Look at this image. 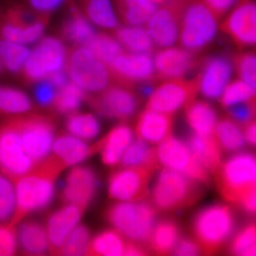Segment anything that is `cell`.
<instances>
[{
	"label": "cell",
	"instance_id": "6da1fadb",
	"mask_svg": "<svg viewBox=\"0 0 256 256\" xmlns=\"http://www.w3.org/2000/svg\"><path fill=\"white\" fill-rule=\"evenodd\" d=\"M65 166L50 154L34 169L14 181L16 207L10 225L16 226L32 212L48 206L54 195L55 182Z\"/></svg>",
	"mask_w": 256,
	"mask_h": 256
},
{
	"label": "cell",
	"instance_id": "7a4b0ae2",
	"mask_svg": "<svg viewBox=\"0 0 256 256\" xmlns=\"http://www.w3.org/2000/svg\"><path fill=\"white\" fill-rule=\"evenodd\" d=\"M48 18L15 0H3L0 2V38L25 46L36 43L44 34Z\"/></svg>",
	"mask_w": 256,
	"mask_h": 256
},
{
	"label": "cell",
	"instance_id": "3957f363",
	"mask_svg": "<svg viewBox=\"0 0 256 256\" xmlns=\"http://www.w3.org/2000/svg\"><path fill=\"white\" fill-rule=\"evenodd\" d=\"M106 216L124 238L144 247L148 246L156 224V208L151 204L143 200L119 202L108 210Z\"/></svg>",
	"mask_w": 256,
	"mask_h": 256
},
{
	"label": "cell",
	"instance_id": "277c9868",
	"mask_svg": "<svg viewBox=\"0 0 256 256\" xmlns=\"http://www.w3.org/2000/svg\"><path fill=\"white\" fill-rule=\"evenodd\" d=\"M201 184L181 173L164 168L156 176L152 191L153 206L166 212L192 206L202 196Z\"/></svg>",
	"mask_w": 256,
	"mask_h": 256
},
{
	"label": "cell",
	"instance_id": "5b68a950",
	"mask_svg": "<svg viewBox=\"0 0 256 256\" xmlns=\"http://www.w3.org/2000/svg\"><path fill=\"white\" fill-rule=\"evenodd\" d=\"M235 227L233 210L224 204H214L200 210L192 225L196 242L207 254L218 252L230 238Z\"/></svg>",
	"mask_w": 256,
	"mask_h": 256
},
{
	"label": "cell",
	"instance_id": "8992f818",
	"mask_svg": "<svg viewBox=\"0 0 256 256\" xmlns=\"http://www.w3.org/2000/svg\"><path fill=\"white\" fill-rule=\"evenodd\" d=\"M218 18L202 0H185L180 21V42L184 48L196 52L214 38Z\"/></svg>",
	"mask_w": 256,
	"mask_h": 256
},
{
	"label": "cell",
	"instance_id": "52a82bcc",
	"mask_svg": "<svg viewBox=\"0 0 256 256\" xmlns=\"http://www.w3.org/2000/svg\"><path fill=\"white\" fill-rule=\"evenodd\" d=\"M220 194L237 205L248 192L256 190V162L252 153H236L222 164L216 173Z\"/></svg>",
	"mask_w": 256,
	"mask_h": 256
},
{
	"label": "cell",
	"instance_id": "ba28073f",
	"mask_svg": "<svg viewBox=\"0 0 256 256\" xmlns=\"http://www.w3.org/2000/svg\"><path fill=\"white\" fill-rule=\"evenodd\" d=\"M66 66L72 82L87 94H99L109 86L111 76L108 68L86 47L74 48L68 54Z\"/></svg>",
	"mask_w": 256,
	"mask_h": 256
},
{
	"label": "cell",
	"instance_id": "9c48e42d",
	"mask_svg": "<svg viewBox=\"0 0 256 256\" xmlns=\"http://www.w3.org/2000/svg\"><path fill=\"white\" fill-rule=\"evenodd\" d=\"M24 150L35 164L46 160L54 140L53 119L42 116H14Z\"/></svg>",
	"mask_w": 256,
	"mask_h": 256
},
{
	"label": "cell",
	"instance_id": "30bf717a",
	"mask_svg": "<svg viewBox=\"0 0 256 256\" xmlns=\"http://www.w3.org/2000/svg\"><path fill=\"white\" fill-rule=\"evenodd\" d=\"M67 58L68 52L62 40L55 36L42 37L30 52L21 73L26 82H36L63 70Z\"/></svg>",
	"mask_w": 256,
	"mask_h": 256
},
{
	"label": "cell",
	"instance_id": "8fae6325",
	"mask_svg": "<svg viewBox=\"0 0 256 256\" xmlns=\"http://www.w3.org/2000/svg\"><path fill=\"white\" fill-rule=\"evenodd\" d=\"M36 166L24 150L14 116L2 122L0 124V172L14 182L28 174Z\"/></svg>",
	"mask_w": 256,
	"mask_h": 256
},
{
	"label": "cell",
	"instance_id": "7c38bea8",
	"mask_svg": "<svg viewBox=\"0 0 256 256\" xmlns=\"http://www.w3.org/2000/svg\"><path fill=\"white\" fill-rule=\"evenodd\" d=\"M160 164L201 184H208L210 172L194 156L186 142L170 136L156 148Z\"/></svg>",
	"mask_w": 256,
	"mask_h": 256
},
{
	"label": "cell",
	"instance_id": "4fadbf2b",
	"mask_svg": "<svg viewBox=\"0 0 256 256\" xmlns=\"http://www.w3.org/2000/svg\"><path fill=\"white\" fill-rule=\"evenodd\" d=\"M200 92V78L169 79L154 88L148 98L146 108L172 114L194 100Z\"/></svg>",
	"mask_w": 256,
	"mask_h": 256
},
{
	"label": "cell",
	"instance_id": "5bb4252c",
	"mask_svg": "<svg viewBox=\"0 0 256 256\" xmlns=\"http://www.w3.org/2000/svg\"><path fill=\"white\" fill-rule=\"evenodd\" d=\"M156 170L146 168H122L111 175L109 196L118 202H136L150 194L149 185Z\"/></svg>",
	"mask_w": 256,
	"mask_h": 256
},
{
	"label": "cell",
	"instance_id": "9a60e30c",
	"mask_svg": "<svg viewBox=\"0 0 256 256\" xmlns=\"http://www.w3.org/2000/svg\"><path fill=\"white\" fill-rule=\"evenodd\" d=\"M185 0H168L148 20L146 31L156 45L172 46L180 34V21Z\"/></svg>",
	"mask_w": 256,
	"mask_h": 256
},
{
	"label": "cell",
	"instance_id": "2e32d148",
	"mask_svg": "<svg viewBox=\"0 0 256 256\" xmlns=\"http://www.w3.org/2000/svg\"><path fill=\"white\" fill-rule=\"evenodd\" d=\"M88 101L101 116L126 120L138 110V96L130 88L122 85L111 86L97 96H88Z\"/></svg>",
	"mask_w": 256,
	"mask_h": 256
},
{
	"label": "cell",
	"instance_id": "e0dca14e",
	"mask_svg": "<svg viewBox=\"0 0 256 256\" xmlns=\"http://www.w3.org/2000/svg\"><path fill=\"white\" fill-rule=\"evenodd\" d=\"M108 68L111 77L128 88L156 78L154 60L148 54H122Z\"/></svg>",
	"mask_w": 256,
	"mask_h": 256
},
{
	"label": "cell",
	"instance_id": "ac0fdd59",
	"mask_svg": "<svg viewBox=\"0 0 256 256\" xmlns=\"http://www.w3.org/2000/svg\"><path fill=\"white\" fill-rule=\"evenodd\" d=\"M222 30L240 46H252L256 41L255 0H238Z\"/></svg>",
	"mask_w": 256,
	"mask_h": 256
},
{
	"label": "cell",
	"instance_id": "d6986e66",
	"mask_svg": "<svg viewBox=\"0 0 256 256\" xmlns=\"http://www.w3.org/2000/svg\"><path fill=\"white\" fill-rule=\"evenodd\" d=\"M98 180L88 166H76L66 178L62 198L66 204H75L87 208L95 196Z\"/></svg>",
	"mask_w": 256,
	"mask_h": 256
},
{
	"label": "cell",
	"instance_id": "ffe728a7",
	"mask_svg": "<svg viewBox=\"0 0 256 256\" xmlns=\"http://www.w3.org/2000/svg\"><path fill=\"white\" fill-rule=\"evenodd\" d=\"M86 210L78 205L66 204L50 216L46 226L50 254L60 255L64 242L78 225Z\"/></svg>",
	"mask_w": 256,
	"mask_h": 256
},
{
	"label": "cell",
	"instance_id": "44dd1931",
	"mask_svg": "<svg viewBox=\"0 0 256 256\" xmlns=\"http://www.w3.org/2000/svg\"><path fill=\"white\" fill-rule=\"evenodd\" d=\"M233 72L232 62L225 56H214L202 64L200 92L210 99H218L228 85Z\"/></svg>",
	"mask_w": 256,
	"mask_h": 256
},
{
	"label": "cell",
	"instance_id": "7402d4cb",
	"mask_svg": "<svg viewBox=\"0 0 256 256\" xmlns=\"http://www.w3.org/2000/svg\"><path fill=\"white\" fill-rule=\"evenodd\" d=\"M153 60L156 77L166 80L182 78L198 64L194 52L176 47L160 50Z\"/></svg>",
	"mask_w": 256,
	"mask_h": 256
},
{
	"label": "cell",
	"instance_id": "603a6c76",
	"mask_svg": "<svg viewBox=\"0 0 256 256\" xmlns=\"http://www.w3.org/2000/svg\"><path fill=\"white\" fill-rule=\"evenodd\" d=\"M66 6L60 26V35L69 43L77 46H85L97 32L76 3L68 0Z\"/></svg>",
	"mask_w": 256,
	"mask_h": 256
},
{
	"label": "cell",
	"instance_id": "cb8c5ba5",
	"mask_svg": "<svg viewBox=\"0 0 256 256\" xmlns=\"http://www.w3.org/2000/svg\"><path fill=\"white\" fill-rule=\"evenodd\" d=\"M100 141L89 146L86 141L69 133H62L55 137L52 152V154L56 156L66 168H68L85 161L96 152L100 151Z\"/></svg>",
	"mask_w": 256,
	"mask_h": 256
},
{
	"label": "cell",
	"instance_id": "d4e9b609",
	"mask_svg": "<svg viewBox=\"0 0 256 256\" xmlns=\"http://www.w3.org/2000/svg\"><path fill=\"white\" fill-rule=\"evenodd\" d=\"M173 114L146 108L138 118L136 134L149 144H160L172 136Z\"/></svg>",
	"mask_w": 256,
	"mask_h": 256
},
{
	"label": "cell",
	"instance_id": "484cf974",
	"mask_svg": "<svg viewBox=\"0 0 256 256\" xmlns=\"http://www.w3.org/2000/svg\"><path fill=\"white\" fill-rule=\"evenodd\" d=\"M134 140V133L127 124H120L112 128L100 140L101 159L108 166L119 164L124 151Z\"/></svg>",
	"mask_w": 256,
	"mask_h": 256
},
{
	"label": "cell",
	"instance_id": "4316f807",
	"mask_svg": "<svg viewBox=\"0 0 256 256\" xmlns=\"http://www.w3.org/2000/svg\"><path fill=\"white\" fill-rule=\"evenodd\" d=\"M186 144L194 156L210 173L216 174L222 165V148L214 136L190 134Z\"/></svg>",
	"mask_w": 256,
	"mask_h": 256
},
{
	"label": "cell",
	"instance_id": "83f0119b",
	"mask_svg": "<svg viewBox=\"0 0 256 256\" xmlns=\"http://www.w3.org/2000/svg\"><path fill=\"white\" fill-rule=\"evenodd\" d=\"M16 230L18 244L24 254L42 256L48 250V240L46 228L36 220L20 222Z\"/></svg>",
	"mask_w": 256,
	"mask_h": 256
},
{
	"label": "cell",
	"instance_id": "f1b7e54d",
	"mask_svg": "<svg viewBox=\"0 0 256 256\" xmlns=\"http://www.w3.org/2000/svg\"><path fill=\"white\" fill-rule=\"evenodd\" d=\"M185 108L186 120L194 133L202 136H214L218 116L210 104L194 100Z\"/></svg>",
	"mask_w": 256,
	"mask_h": 256
},
{
	"label": "cell",
	"instance_id": "f546056e",
	"mask_svg": "<svg viewBox=\"0 0 256 256\" xmlns=\"http://www.w3.org/2000/svg\"><path fill=\"white\" fill-rule=\"evenodd\" d=\"M180 238V230L174 220H164L154 225L148 246L158 255L172 254Z\"/></svg>",
	"mask_w": 256,
	"mask_h": 256
},
{
	"label": "cell",
	"instance_id": "4dcf8cb0",
	"mask_svg": "<svg viewBox=\"0 0 256 256\" xmlns=\"http://www.w3.org/2000/svg\"><path fill=\"white\" fill-rule=\"evenodd\" d=\"M79 8L90 22L108 30L119 28V21L110 0H78Z\"/></svg>",
	"mask_w": 256,
	"mask_h": 256
},
{
	"label": "cell",
	"instance_id": "1f68e13d",
	"mask_svg": "<svg viewBox=\"0 0 256 256\" xmlns=\"http://www.w3.org/2000/svg\"><path fill=\"white\" fill-rule=\"evenodd\" d=\"M129 240L116 230L100 232L90 239L88 246V256H124Z\"/></svg>",
	"mask_w": 256,
	"mask_h": 256
},
{
	"label": "cell",
	"instance_id": "d6a6232c",
	"mask_svg": "<svg viewBox=\"0 0 256 256\" xmlns=\"http://www.w3.org/2000/svg\"><path fill=\"white\" fill-rule=\"evenodd\" d=\"M114 37L130 53L151 54L154 43L146 28L140 26H119L114 30Z\"/></svg>",
	"mask_w": 256,
	"mask_h": 256
},
{
	"label": "cell",
	"instance_id": "836d02e7",
	"mask_svg": "<svg viewBox=\"0 0 256 256\" xmlns=\"http://www.w3.org/2000/svg\"><path fill=\"white\" fill-rule=\"evenodd\" d=\"M120 164L122 168H146L156 170L158 164L156 148L139 139L133 140L124 151Z\"/></svg>",
	"mask_w": 256,
	"mask_h": 256
},
{
	"label": "cell",
	"instance_id": "e575fe53",
	"mask_svg": "<svg viewBox=\"0 0 256 256\" xmlns=\"http://www.w3.org/2000/svg\"><path fill=\"white\" fill-rule=\"evenodd\" d=\"M116 8L128 26H141L148 22L158 6L150 0H116Z\"/></svg>",
	"mask_w": 256,
	"mask_h": 256
},
{
	"label": "cell",
	"instance_id": "d590c367",
	"mask_svg": "<svg viewBox=\"0 0 256 256\" xmlns=\"http://www.w3.org/2000/svg\"><path fill=\"white\" fill-rule=\"evenodd\" d=\"M84 47H86L96 58L108 67L117 57L124 53V47L116 37L106 33H96Z\"/></svg>",
	"mask_w": 256,
	"mask_h": 256
},
{
	"label": "cell",
	"instance_id": "8d00e7d4",
	"mask_svg": "<svg viewBox=\"0 0 256 256\" xmlns=\"http://www.w3.org/2000/svg\"><path fill=\"white\" fill-rule=\"evenodd\" d=\"M88 96L86 92L70 82L56 90L52 106L58 114H70L78 110L82 102L87 101Z\"/></svg>",
	"mask_w": 256,
	"mask_h": 256
},
{
	"label": "cell",
	"instance_id": "74e56055",
	"mask_svg": "<svg viewBox=\"0 0 256 256\" xmlns=\"http://www.w3.org/2000/svg\"><path fill=\"white\" fill-rule=\"evenodd\" d=\"M65 128L69 134L84 141L94 139L100 131V122L94 114L76 112L68 114Z\"/></svg>",
	"mask_w": 256,
	"mask_h": 256
},
{
	"label": "cell",
	"instance_id": "f35d334b",
	"mask_svg": "<svg viewBox=\"0 0 256 256\" xmlns=\"http://www.w3.org/2000/svg\"><path fill=\"white\" fill-rule=\"evenodd\" d=\"M32 108L28 94L15 88L0 86V114L20 116Z\"/></svg>",
	"mask_w": 256,
	"mask_h": 256
},
{
	"label": "cell",
	"instance_id": "ab89813d",
	"mask_svg": "<svg viewBox=\"0 0 256 256\" xmlns=\"http://www.w3.org/2000/svg\"><path fill=\"white\" fill-rule=\"evenodd\" d=\"M215 136L222 148L226 151L240 150L246 144L242 128L232 119L224 118L218 121Z\"/></svg>",
	"mask_w": 256,
	"mask_h": 256
},
{
	"label": "cell",
	"instance_id": "60d3db41",
	"mask_svg": "<svg viewBox=\"0 0 256 256\" xmlns=\"http://www.w3.org/2000/svg\"><path fill=\"white\" fill-rule=\"evenodd\" d=\"M30 52L31 50L25 45L0 38V60L10 73H21Z\"/></svg>",
	"mask_w": 256,
	"mask_h": 256
},
{
	"label": "cell",
	"instance_id": "b9f144b4",
	"mask_svg": "<svg viewBox=\"0 0 256 256\" xmlns=\"http://www.w3.org/2000/svg\"><path fill=\"white\" fill-rule=\"evenodd\" d=\"M16 207L14 182L0 172V224H10Z\"/></svg>",
	"mask_w": 256,
	"mask_h": 256
},
{
	"label": "cell",
	"instance_id": "7bdbcfd3",
	"mask_svg": "<svg viewBox=\"0 0 256 256\" xmlns=\"http://www.w3.org/2000/svg\"><path fill=\"white\" fill-rule=\"evenodd\" d=\"M90 240V233L88 228L86 226L78 224L64 242L60 255H86Z\"/></svg>",
	"mask_w": 256,
	"mask_h": 256
},
{
	"label": "cell",
	"instance_id": "ee69618b",
	"mask_svg": "<svg viewBox=\"0 0 256 256\" xmlns=\"http://www.w3.org/2000/svg\"><path fill=\"white\" fill-rule=\"evenodd\" d=\"M256 88L242 80L228 84L220 96V104L224 108L255 99Z\"/></svg>",
	"mask_w": 256,
	"mask_h": 256
},
{
	"label": "cell",
	"instance_id": "f6af8a7d",
	"mask_svg": "<svg viewBox=\"0 0 256 256\" xmlns=\"http://www.w3.org/2000/svg\"><path fill=\"white\" fill-rule=\"evenodd\" d=\"M256 225L248 224L234 237L230 244V252L236 256H256Z\"/></svg>",
	"mask_w": 256,
	"mask_h": 256
},
{
	"label": "cell",
	"instance_id": "bcb514c9",
	"mask_svg": "<svg viewBox=\"0 0 256 256\" xmlns=\"http://www.w3.org/2000/svg\"><path fill=\"white\" fill-rule=\"evenodd\" d=\"M237 74L240 78L254 88L256 86V58L254 52H246L236 56L234 60Z\"/></svg>",
	"mask_w": 256,
	"mask_h": 256
},
{
	"label": "cell",
	"instance_id": "7dc6e473",
	"mask_svg": "<svg viewBox=\"0 0 256 256\" xmlns=\"http://www.w3.org/2000/svg\"><path fill=\"white\" fill-rule=\"evenodd\" d=\"M16 226L0 224V256H13L18 249Z\"/></svg>",
	"mask_w": 256,
	"mask_h": 256
},
{
	"label": "cell",
	"instance_id": "c3c4849f",
	"mask_svg": "<svg viewBox=\"0 0 256 256\" xmlns=\"http://www.w3.org/2000/svg\"><path fill=\"white\" fill-rule=\"evenodd\" d=\"M28 6L38 14L50 16L62 6H65L68 0H15Z\"/></svg>",
	"mask_w": 256,
	"mask_h": 256
},
{
	"label": "cell",
	"instance_id": "681fc988",
	"mask_svg": "<svg viewBox=\"0 0 256 256\" xmlns=\"http://www.w3.org/2000/svg\"><path fill=\"white\" fill-rule=\"evenodd\" d=\"M229 114L237 124H246L254 120L255 114V99L239 102L227 108Z\"/></svg>",
	"mask_w": 256,
	"mask_h": 256
},
{
	"label": "cell",
	"instance_id": "f907efd6",
	"mask_svg": "<svg viewBox=\"0 0 256 256\" xmlns=\"http://www.w3.org/2000/svg\"><path fill=\"white\" fill-rule=\"evenodd\" d=\"M56 90L48 79L44 78L35 82L34 94L36 102L42 106H52Z\"/></svg>",
	"mask_w": 256,
	"mask_h": 256
},
{
	"label": "cell",
	"instance_id": "816d5d0a",
	"mask_svg": "<svg viewBox=\"0 0 256 256\" xmlns=\"http://www.w3.org/2000/svg\"><path fill=\"white\" fill-rule=\"evenodd\" d=\"M202 252L201 248L198 242L188 238L180 237L172 254L174 256H197Z\"/></svg>",
	"mask_w": 256,
	"mask_h": 256
},
{
	"label": "cell",
	"instance_id": "f5cc1de1",
	"mask_svg": "<svg viewBox=\"0 0 256 256\" xmlns=\"http://www.w3.org/2000/svg\"><path fill=\"white\" fill-rule=\"evenodd\" d=\"M206 6L217 16H223L236 0H202Z\"/></svg>",
	"mask_w": 256,
	"mask_h": 256
},
{
	"label": "cell",
	"instance_id": "db71d44e",
	"mask_svg": "<svg viewBox=\"0 0 256 256\" xmlns=\"http://www.w3.org/2000/svg\"><path fill=\"white\" fill-rule=\"evenodd\" d=\"M237 205L249 214H255L256 210V191L252 190L248 192L239 200Z\"/></svg>",
	"mask_w": 256,
	"mask_h": 256
},
{
	"label": "cell",
	"instance_id": "11a10c76",
	"mask_svg": "<svg viewBox=\"0 0 256 256\" xmlns=\"http://www.w3.org/2000/svg\"><path fill=\"white\" fill-rule=\"evenodd\" d=\"M46 79H48L52 85L55 88L56 90H58L65 86L70 82V78L65 69L54 72V73L50 74Z\"/></svg>",
	"mask_w": 256,
	"mask_h": 256
},
{
	"label": "cell",
	"instance_id": "9f6ffc18",
	"mask_svg": "<svg viewBox=\"0 0 256 256\" xmlns=\"http://www.w3.org/2000/svg\"><path fill=\"white\" fill-rule=\"evenodd\" d=\"M244 132L246 142L250 146H255L256 142V121L252 120L250 122L245 124Z\"/></svg>",
	"mask_w": 256,
	"mask_h": 256
},
{
	"label": "cell",
	"instance_id": "6f0895ef",
	"mask_svg": "<svg viewBox=\"0 0 256 256\" xmlns=\"http://www.w3.org/2000/svg\"><path fill=\"white\" fill-rule=\"evenodd\" d=\"M150 1L154 2V4H161V3L166 2L168 0H150Z\"/></svg>",
	"mask_w": 256,
	"mask_h": 256
},
{
	"label": "cell",
	"instance_id": "680465c9",
	"mask_svg": "<svg viewBox=\"0 0 256 256\" xmlns=\"http://www.w3.org/2000/svg\"><path fill=\"white\" fill-rule=\"evenodd\" d=\"M2 64L1 60H0V74H1L2 70Z\"/></svg>",
	"mask_w": 256,
	"mask_h": 256
}]
</instances>
